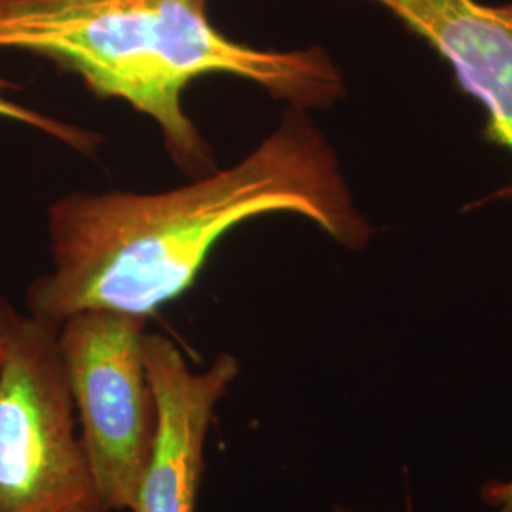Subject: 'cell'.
Segmentation results:
<instances>
[{
	"label": "cell",
	"instance_id": "5",
	"mask_svg": "<svg viewBox=\"0 0 512 512\" xmlns=\"http://www.w3.org/2000/svg\"><path fill=\"white\" fill-rule=\"evenodd\" d=\"M145 365L158 404V433L135 512H196L209 429L238 380L239 361L220 353L196 370L173 340L147 332Z\"/></svg>",
	"mask_w": 512,
	"mask_h": 512
},
{
	"label": "cell",
	"instance_id": "6",
	"mask_svg": "<svg viewBox=\"0 0 512 512\" xmlns=\"http://www.w3.org/2000/svg\"><path fill=\"white\" fill-rule=\"evenodd\" d=\"M425 38L484 105L495 141L512 152V2L370 0Z\"/></svg>",
	"mask_w": 512,
	"mask_h": 512
},
{
	"label": "cell",
	"instance_id": "9",
	"mask_svg": "<svg viewBox=\"0 0 512 512\" xmlns=\"http://www.w3.org/2000/svg\"><path fill=\"white\" fill-rule=\"evenodd\" d=\"M19 313L12 308V304L0 296V361H2V353L6 348V342L12 334V330L18 323Z\"/></svg>",
	"mask_w": 512,
	"mask_h": 512
},
{
	"label": "cell",
	"instance_id": "7",
	"mask_svg": "<svg viewBox=\"0 0 512 512\" xmlns=\"http://www.w3.org/2000/svg\"><path fill=\"white\" fill-rule=\"evenodd\" d=\"M16 92H18V86L0 74V120L37 129L40 133L52 137L67 147L74 148L82 154H93L101 145L99 133H95L92 129L76 128V126L61 122L44 112L31 109V107L16 101V97H14Z\"/></svg>",
	"mask_w": 512,
	"mask_h": 512
},
{
	"label": "cell",
	"instance_id": "1",
	"mask_svg": "<svg viewBox=\"0 0 512 512\" xmlns=\"http://www.w3.org/2000/svg\"><path fill=\"white\" fill-rule=\"evenodd\" d=\"M296 213L359 247L365 220L332 148L302 114L238 164L162 192H73L48 213L52 270L29 287V315L61 325L82 310L150 317L181 298L232 228Z\"/></svg>",
	"mask_w": 512,
	"mask_h": 512
},
{
	"label": "cell",
	"instance_id": "10",
	"mask_svg": "<svg viewBox=\"0 0 512 512\" xmlns=\"http://www.w3.org/2000/svg\"><path fill=\"white\" fill-rule=\"evenodd\" d=\"M336 512H353V511H349V509H338V511Z\"/></svg>",
	"mask_w": 512,
	"mask_h": 512
},
{
	"label": "cell",
	"instance_id": "8",
	"mask_svg": "<svg viewBox=\"0 0 512 512\" xmlns=\"http://www.w3.org/2000/svg\"><path fill=\"white\" fill-rule=\"evenodd\" d=\"M482 499L499 512H512V480H492L482 486Z\"/></svg>",
	"mask_w": 512,
	"mask_h": 512
},
{
	"label": "cell",
	"instance_id": "2",
	"mask_svg": "<svg viewBox=\"0 0 512 512\" xmlns=\"http://www.w3.org/2000/svg\"><path fill=\"white\" fill-rule=\"evenodd\" d=\"M0 48L46 57L95 95L126 101L194 177L217 169L184 110L196 78H243L296 109L327 107L344 92L325 52L258 50L226 37L209 18V0H0Z\"/></svg>",
	"mask_w": 512,
	"mask_h": 512
},
{
	"label": "cell",
	"instance_id": "3",
	"mask_svg": "<svg viewBox=\"0 0 512 512\" xmlns=\"http://www.w3.org/2000/svg\"><path fill=\"white\" fill-rule=\"evenodd\" d=\"M59 325L19 315L0 361V512H110L80 437Z\"/></svg>",
	"mask_w": 512,
	"mask_h": 512
},
{
	"label": "cell",
	"instance_id": "4",
	"mask_svg": "<svg viewBox=\"0 0 512 512\" xmlns=\"http://www.w3.org/2000/svg\"><path fill=\"white\" fill-rule=\"evenodd\" d=\"M145 334L147 317L110 310L76 311L57 330L80 437L110 512H135L156 444Z\"/></svg>",
	"mask_w": 512,
	"mask_h": 512
}]
</instances>
